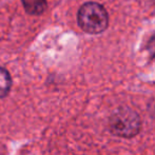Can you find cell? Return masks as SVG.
<instances>
[{
  "label": "cell",
  "mask_w": 155,
  "mask_h": 155,
  "mask_svg": "<svg viewBox=\"0 0 155 155\" xmlns=\"http://www.w3.org/2000/svg\"><path fill=\"white\" fill-rule=\"evenodd\" d=\"M77 21L82 31L89 34H99L108 28L109 16L101 4L87 2L78 11Z\"/></svg>",
  "instance_id": "6da1fadb"
},
{
  "label": "cell",
  "mask_w": 155,
  "mask_h": 155,
  "mask_svg": "<svg viewBox=\"0 0 155 155\" xmlns=\"http://www.w3.org/2000/svg\"><path fill=\"white\" fill-rule=\"evenodd\" d=\"M140 118L134 110L130 108H118L112 113L109 120L111 132L116 136L133 137L140 130Z\"/></svg>",
  "instance_id": "7a4b0ae2"
},
{
  "label": "cell",
  "mask_w": 155,
  "mask_h": 155,
  "mask_svg": "<svg viewBox=\"0 0 155 155\" xmlns=\"http://www.w3.org/2000/svg\"><path fill=\"white\" fill-rule=\"evenodd\" d=\"M23 8L31 15H40L47 8V0H21Z\"/></svg>",
  "instance_id": "3957f363"
},
{
  "label": "cell",
  "mask_w": 155,
  "mask_h": 155,
  "mask_svg": "<svg viewBox=\"0 0 155 155\" xmlns=\"http://www.w3.org/2000/svg\"><path fill=\"white\" fill-rule=\"evenodd\" d=\"M12 87V78L4 68L0 67V98L5 97Z\"/></svg>",
  "instance_id": "277c9868"
}]
</instances>
